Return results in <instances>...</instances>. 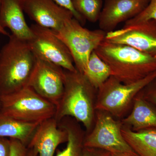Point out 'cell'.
I'll list each match as a JSON object with an SVG mask.
<instances>
[{"instance_id": "6da1fadb", "label": "cell", "mask_w": 156, "mask_h": 156, "mask_svg": "<svg viewBox=\"0 0 156 156\" xmlns=\"http://www.w3.org/2000/svg\"><path fill=\"white\" fill-rule=\"evenodd\" d=\"M64 72V92L54 118L58 123L65 117H72L82 123L87 134L95 122L97 90L83 74L65 69Z\"/></svg>"}, {"instance_id": "7a4b0ae2", "label": "cell", "mask_w": 156, "mask_h": 156, "mask_svg": "<svg viewBox=\"0 0 156 156\" xmlns=\"http://www.w3.org/2000/svg\"><path fill=\"white\" fill-rule=\"evenodd\" d=\"M9 37L0 50V96L27 87L36 61L28 41Z\"/></svg>"}, {"instance_id": "3957f363", "label": "cell", "mask_w": 156, "mask_h": 156, "mask_svg": "<svg viewBox=\"0 0 156 156\" xmlns=\"http://www.w3.org/2000/svg\"><path fill=\"white\" fill-rule=\"evenodd\" d=\"M95 51L108 66L112 76L123 83H132L156 71V57L130 46L105 40Z\"/></svg>"}, {"instance_id": "277c9868", "label": "cell", "mask_w": 156, "mask_h": 156, "mask_svg": "<svg viewBox=\"0 0 156 156\" xmlns=\"http://www.w3.org/2000/svg\"><path fill=\"white\" fill-rule=\"evenodd\" d=\"M0 111L26 122L41 123L54 117L56 107L30 87L0 96Z\"/></svg>"}, {"instance_id": "5b68a950", "label": "cell", "mask_w": 156, "mask_h": 156, "mask_svg": "<svg viewBox=\"0 0 156 156\" xmlns=\"http://www.w3.org/2000/svg\"><path fill=\"white\" fill-rule=\"evenodd\" d=\"M156 78V71L134 83L125 84L111 76L98 89L95 110L122 118L133 105L136 95Z\"/></svg>"}, {"instance_id": "8992f818", "label": "cell", "mask_w": 156, "mask_h": 156, "mask_svg": "<svg viewBox=\"0 0 156 156\" xmlns=\"http://www.w3.org/2000/svg\"><path fill=\"white\" fill-rule=\"evenodd\" d=\"M55 33L69 50L77 70L83 74L89 56L105 41L106 34L100 29L84 28L74 17L68 20Z\"/></svg>"}, {"instance_id": "52a82bcc", "label": "cell", "mask_w": 156, "mask_h": 156, "mask_svg": "<svg viewBox=\"0 0 156 156\" xmlns=\"http://www.w3.org/2000/svg\"><path fill=\"white\" fill-rule=\"evenodd\" d=\"M123 124L107 112L96 110L92 130L86 134L84 147L99 149L111 154L134 153L122 134Z\"/></svg>"}, {"instance_id": "ba28073f", "label": "cell", "mask_w": 156, "mask_h": 156, "mask_svg": "<svg viewBox=\"0 0 156 156\" xmlns=\"http://www.w3.org/2000/svg\"><path fill=\"white\" fill-rule=\"evenodd\" d=\"M32 37L28 41L36 57L50 62L69 71H77L71 53L55 31L33 24Z\"/></svg>"}, {"instance_id": "9c48e42d", "label": "cell", "mask_w": 156, "mask_h": 156, "mask_svg": "<svg viewBox=\"0 0 156 156\" xmlns=\"http://www.w3.org/2000/svg\"><path fill=\"white\" fill-rule=\"evenodd\" d=\"M64 80L62 68L36 57L27 87L56 107L64 92Z\"/></svg>"}, {"instance_id": "30bf717a", "label": "cell", "mask_w": 156, "mask_h": 156, "mask_svg": "<svg viewBox=\"0 0 156 156\" xmlns=\"http://www.w3.org/2000/svg\"><path fill=\"white\" fill-rule=\"evenodd\" d=\"M105 41L130 46L156 57V20H146L125 25L107 33Z\"/></svg>"}, {"instance_id": "8fae6325", "label": "cell", "mask_w": 156, "mask_h": 156, "mask_svg": "<svg viewBox=\"0 0 156 156\" xmlns=\"http://www.w3.org/2000/svg\"><path fill=\"white\" fill-rule=\"evenodd\" d=\"M24 12L35 24L57 31L68 20L74 17L69 10L54 0H25Z\"/></svg>"}, {"instance_id": "7c38bea8", "label": "cell", "mask_w": 156, "mask_h": 156, "mask_svg": "<svg viewBox=\"0 0 156 156\" xmlns=\"http://www.w3.org/2000/svg\"><path fill=\"white\" fill-rule=\"evenodd\" d=\"M150 0H105L98 23L100 29L108 33L122 22L130 20L144 10Z\"/></svg>"}, {"instance_id": "4fadbf2b", "label": "cell", "mask_w": 156, "mask_h": 156, "mask_svg": "<svg viewBox=\"0 0 156 156\" xmlns=\"http://www.w3.org/2000/svg\"><path fill=\"white\" fill-rule=\"evenodd\" d=\"M67 140V132L53 117L40 124L27 147L33 148L39 156H54L58 146Z\"/></svg>"}, {"instance_id": "5bb4252c", "label": "cell", "mask_w": 156, "mask_h": 156, "mask_svg": "<svg viewBox=\"0 0 156 156\" xmlns=\"http://www.w3.org/2000/svg\"><path fill=\"white\" fill-rule=\"evenodd\" d=\"M25 0H1L0 23L4 28L10 30L12 34L29 41L31 30L24 15Z\"/></svg>"}, {"instance_id": "9a60e30c", "label": "cell", "mask_w": 156, "mask_h": 156, "mask_svg": "<svg viewBox=\"0 0 156 156\" xmlns=\"http://www.w3.org/2000/svg\"><path fill=\"white\" fill-rule=\"evenodd\" d=\"M121 122L134 131L156 128V108L146 100L140 92L134 98L131 113Z\"/></svg>"}, {"instance_id": "2e32d148", "label": "cell", "mask_w": 156, "mask_h": 156, "mask_svg": "<svg viewBox=\"0 0 156 156\" xmlns=\"http://www.w3.org/2000/svg\"><path fill=\"white\" fill-rule=\"evenodd\" d=\"M40 124L26 122L0 111V137L17 140L27 147Z\"/></svg>"}, {"instance_id": "e0dca14e", "label": "cell", "mask_w": 156, "mask_h": 156, "mask_svg": "<svg viewBox=\"0 0 156 156\" xmlns=\"http://www.w3.org/2000/svg\"><path fill=\"white\" fill-rule=\"evenodd\" d=\"M122 134L133 150L140 156H156V128L134 131L123 126Z\"/></svg>"}, {"instance_id": "ac0fdd59", "label": "cell", "mask_w": 156, "mask_h": 156, "mask_svg": "<svg viewBox=\"0 0 156 156\" xmlns=\"http://www.w3.org/2000/svg\"><path fill=\"white\" fill-rule=\"evenodd\" d=\"M79 123L70 117H65L58 123V126L67 132L68 140L65 148L62 151L57 150L55 156H83L87 133Z\"/></svg>"}, {"instance_id": "d6986e66", "label": "cell", "mask_w": 156, "mask_h": 156, "mask_svg": "<svg viewBox=\"0 0 156 156\" xmlns=\"http://www.w3.org/2000/svg\"><path fill=\"white\" fill-rule=\"evenodd\" d=\"M84 74L91 85L97 90L112 76L108 66L100 58L95 51L89 56Z\"/></svg>"}, {"instance_id": "ffe728a7", "label": "cell", "mask_w": 156, "mask_h": 156, "mask_svg": "<svg viewBox=\"0 0 156 156\" xmlns=\"http://www.w3.org/2000/svg\"><path fill=\"white\" fill-rule=\"evenodd\" d=\"M75 10L89 22L98 21L103 8L102 0H72Z\"/></svg>"}, {"instance_id": "44dd1931", "label": "cell", "mask_w": 156, "mask_h": 156, "mask_svg": "<svg viewBox=\"0 0 156 156\" xmlns=\"http://www.w3.org/2000/svg\"><path fill=\"white\" fill-rule=\"evenodd\" d=\"M156 20V0H150L145 9L139 14L125 23V25H129L146 20Z\"/></svg>"}, {"instance_id": "7402d4cb", "label": "cell", "mask_w": 156, "mask_h": 156, "mask_svg": "<svg viewBox=\"0 0 156 156\" xmlns=\"http://www.w3.org/2000/svg\"><path fill=\"white\" fill-rule=\"evenodd\" d=\"M143 97L156 108V78L140 91Z\"/></svg>"}, {"instance_id": "603a6c76", "label": "cell", "mask_w": 156, "mask_h": 156, "mask_svg": "<svg viewBox=\"0 0 156 156\" xmlns=\"http://www.w3.org/2000/svg\"><path fill=\"white\" fill-rule=\"evenodd\" d=\"M11 141L10 156H26L28 148L19 140L10 139Z\"/></svg>"}, {"instance_id": "cb8c5ba5", "label": "cell", "mask_w": 156, "mask_h": 156, "mask_svg": "<svg viewBox=\"0 0 156 156\" xmlns=\"http://www.w3.org/2000/svg\"><path fill=\"white\" fill-rule=\"evenodd\" d=\"M59 5L69 10L73 14L75 19L78 20L83 25L86 22V20L84 19L75 10L73 7L72 0H54Z\"/></svg>"}, {"instance_id": "d4e9b609", "label": "cell", "mask_w": 156, "mask_h": 156, "mask_svg": "<svg viewBox=\"0 0 156 156\" xmlns=\"http://www.w3.org/2000/svg\"><path fill=\"white\" fill-rule=\"evenodd\" d=\"M10 139L4 137H0V156H10Z\"/></svg>"}, {"instance_id": "484cf974", "label": "cell", "mask_w": 156, "mask_h": 156, "mask_svg": "<svg viewBox=\"0 0 156 156\" xmlns=\"http://www.w3.org/2000/svg\"><path fill=\"white\" fill-rule=\"evenodd\" d=\"M110 154L103 150L84 147L83 156H109Z\"/></svg>"}, {"instance_id": "4316f807", "label": "cell", "mask_w": 156, "mask_h": 156, "mask_svg": "<svg viewBox=\"0 0 156 156\" xmlns=\"http://www.w3.org/2000/svg\"><path fill=\"white\" fill-rule=\"evenodd\" d=\"M27 148L26 156H39L38 154L33 148L31 147H27Z\"/></svg>"}, {"instance_id": "83f0119b", "label": "cell", "mask_w": 156, "mask_h": 156, "mask_svg": "<svg viewBox=\"0 0 156 156\" xmlns=\"http://www.w3.org/2000/svg\"><path fill=\"white\" fill-rule=\"evenodd\" d=\"M113 156H140L134 153H117L111 154Z\"/></svg>"}, {"instance_id": "f1b7e54d", "label": "cell", "mask_w": 156, "mask_h": 156, "mask_svg": "<svg viewBox=\"0 0 156 156\" xmlns=\"http://www.w3.org/2000/svg\"><path fill=\"white\" fill-rule=\"evenodd\" d=\"M0 5H1V0H0ZM0 34H2L5 36H10L8 32L2 26L1 23H0Z\"/></svg>"}, {"instance_id": "f546056e", "label": "cell", "mask_w": 156, "mask_h": 156, "mask_svg": "<svg viewBox=\"0 0 156 156\" xmlns=\"http://www.w3.org/2000/svg\"><path fill=\"white\" fill-rule=\"evenodd\" d=\"M109 156H113L111 154H110L109 155Z\"/></svg>"}, {"instance_id": "4dcf8cb0", "label": "cell", "mask_w": 156, "mask_h": 156, "mask_svg": "<svg viewBox=\"0 0 156 156\" xmlns=\"http://www.w3.org/2000/svg\"><path fill=\"white\" fill-rule=\"evenodd\" d=\"M0 106H1V103H0Z\"/></svg>"}]
</instances>
